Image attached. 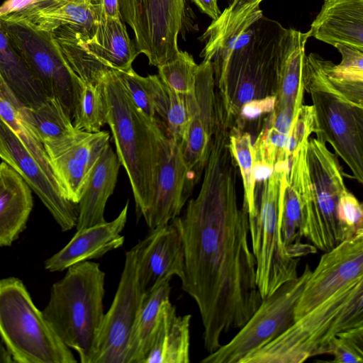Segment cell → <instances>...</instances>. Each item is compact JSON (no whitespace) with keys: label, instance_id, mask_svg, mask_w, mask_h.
<instances>
[{"label":"cell","instance_id":"1","mask_svg":"<svg viewBox=\"0 0 363 363\" xmlns=\"http://www.w3.org/2000/svg\"><path fill=\"white\" fill-rule=\"evenodd\" d=\"M237 178L229 129L218 122L199 192L179 216L185 250L182 289L198 306L208 353L222 345L223 334L242 328L262 301Z\"/></svg>","mask_w":363,"mask_h":363},{"label":"cell","instance_id":"2","mask_svg":"<svg viewBox=\"0 0 363 363\" xmlns=\"http://www.w3.org/2000/svg\"><path fill=\"white\" fill-rule=\"evenodd\" d=\"M286 29L263 16L211 55L218 101L230 129L246 103L276 96Z\"/></svg>","mask_w":363,"mask_h":363},{"label":"cell","instance_id":"3","mask_svg":"<svg viewBox=\"0 0 363 363\" xmlns=\"http://www.w3.org/2000/svg\"><path fill=\"white\" fill-rule=\"evenodd\" d=\"M103 82L107 124L117 157L129 179L140 219L150 206L167 136L158 120L150 118L134 105L116 70H108Z\"/></svg>","mask_w":363,"mask_h":363},{"label":"cell","instance_id":"4","mask_svg":"<svg viewBox=\"0 0 363 363\" xmlns=\"http://www.w3.org/2000/svg\"><path fill=\"white\" fill-rule=\"evenodd\" d=\"M324 58L306 55L303 86L313 102L316 138L328 143L347 165L352 177L363 184V84L329 76Z\"/></svg>","mask_w":363,"mask_h":363},{"label":"cell","instance_id":"5","mask_svg":"<svg viewBox=\"0 0 363 363\" xmlns=\"http://www.w3.org/2000/svg\"><path fill=\"white\" fill-rule=\"evenodd\" d=\"M363 326V279L302 315L242 363H302L329 354L339 333Z\"/></svg>","mask_w":363,"mask_h":363},{"label":"cell","instance_id":"6","mask_svg":"<svg viewBox=\"0 0 363 363\" xmlns=\"http://www.w3.org/2000/svg\"><path fill=\"white\" fill-rule=\"evenodd\" d=\"M105 278L97 262L88 260L69 267L52 286L42 311L62 342L78 353L82 363H90L105 313Z\"/></svg>","mask_w":363,"mask_h":363},{"label":"cell","instance_id":"7","mask_svg":"<svg viewBox=\"0 0 363 363\" xmlns=\"http://www.w3.org/2000/svg\"><path fill=\"white\" fill-rule=\"evenodd\" d=\"M337 155L315 137L303 145V235L317 250L327 252L342 242L337 208L347 189Z\"/></svg>","mask_w":363,"mask_h":363},{"label":"cell","instance_id":"8","mask_svg":"<svg viewBox=\"0 0 363 363\" xmlns=\"http://www.w3.org/2000/svg\"><path fill=\"white\" fill-rule=\"evenodd\" d=\"M0 336L18 363H76L18 278L0 279Z\"/></svg>","mask_w":363,"mask_h":363},{"label":"cell","instance_id":"9","mask_svg":"<svg viewBox=\"0 0 363 363\" xmlns=\"http://www.w3.org/2000/svg\"><path fill=\"white\" fill-rule=\"evenodd\" d=\"M289 167L284 162L274 164L272 173L263 181L260 195L256 196L254 213L248 216L257 285L262 298L298 277L300 259L287 256L280 239L281 205Z\"/></svg>","mask_w":363,"mask_h":363},{"label":"cell","instance_id":"10","mask_svg":"<svg viewBox=\"0 0 363 363\" xmlns=\"http://www.w3.org/2000/svg\"><path fill=\"white\" fill-rule=\"evenodd\" d=\"M0 28L45 96L59 99L73 121L84 83L67 66L53 41L51 32L1 18Z\"/></svg>","mask_w":363,"mask_h":363},{"label":"cell","instance_id":"11","mask_svg":"<svg viewBox=\"0 0 363 363\" xmlns=\"http://www.w3.org/2000/svg\"><path fill=\"white\" fill-rule=\"evenodd\" d=\"M306 264L302 274L286 281L262 301L247 323L227 344L201 359L202 363L242 362L284 333L295 321L294 309L311 272Z\"/></svg>","mask_w":363,"mask_h":363},{"label":"cell","instance_id":"12","mask_svg":"<svg viewBox=\"0 0 363 363\" xmlns=\"http://www.w3.org/2000/svg\"><path fill=\"white\" fill-rule=\"evenodd\" d=\"M121 19L134 34L139 54L158 67L173 59L179 49L185 0H118Z\"/></svg>","mask_w":363,"mask_h":363},{"label":"cell","instance_id":"13","mask_svg":"<svg viewBox=\"0 0 363 363\" xmlns=\"http://www.w3.org/2000/svg\"><path fill=\"white\" fill-rule=\"evenodd\" d=\"M144 295L137 278L135 245L125 252L120 281L104 313L90 363H126L130 335Z\"/></svg>","mask_w":363,"mask_h":363},{"label":"cell","instance_id":"14","mask_svg":"<svg viewBox=\"0 0 363 363\" xmlns=\"http://www.w3.org/2000/svg\"><path fill=\"white\" fill-rule=\"evenodd\" d=\"M0 158L27 182L62 231L76 226L79 204L65 198L50 164L41 162L1 118Z\"/></svg>","mask_w":363,"mask_h":363},{"label":"cell","instance_id":"15","mask_svg":"<svg viewBox=\"0 0 363 363\" xmlns=\"http://www.w3.org/2000/svg\"><path fill=\"white\" fill-rule=\"evenodd\" d=\"M110 136L106 130L90 133L74 129L43 144L55 179L69 201L79 203Z\"/></svg>","mask_w":363,"mask_h":363},{"label":"cell","instance_id":"16","mask_svg":"<svg viewBox=\"0 0 363 363\" xmlns=\"http://www.w3.org/2000/svg\"><path fill=\"white\" fill-rule=\"evenodd\" d=\"M362 279L363 233H361L321 256L295 306V320Z\"/></svg>","mask_w":363,"mask_h":363},{"label":"cell","instance_id":"17","mask_svg":"<svg viewBox=\"0 0 363 363\" xmlns=\"http://www.w3.org/2000/svg\"><path fill=\"white\" fill-rule=\"evenodd\" d=\"M194 91L196 108L179 145L190 179L195 186L203 176L218 119V104L211 61L203 60L199 65Z\"/></svg>","mask_w":363,"mask_h":363},{"label":"cell","instance_id":"18","mask_svg":"<svg viewBox=\"0 0 363 363\" xmlns=\"http://www.w3.org/2000/svg\"><path fill=\"white\" fill-rule=\"evenodd\" d=\"M135 246L137 278L145 294L173 276L182 279L185 250L179 216L165 225L150 229Z\"/></svg>","mask_w":363,"mask_h":363},{"label":"cell","instance_id":"19","mask_svg":"<svg viewBox=\"0 0 363 363\" xmlns=\"http://www.w3.org/2000/svg\"><path fill=\"white\" fill-rule=\"evenodd\" d=\"M180 145L167 138L153 197L143 218L153 229L179 216L194 189Z\"/></svg>","mask_w":363,"mask_h":363},{"label":"cell","instance_id":"20","mask_svg":"<svg viewBox=\"0 0 363 363\" xmlns=\"http://www.w3.org/2000/svg\"><path fill=\"white\" fill-rule=\"evenodd\" d=\"M128 207V200L113 220L77 230L62 249L45 261V268L51 272H62L123 246L125 237L121 233L127 223Z\"/></svg>","mask_w":363,"mask_h":363},{"label":"cell","instance_id":"21","mask_svg":"<svg viewBox=\"0 0 363 363\" xmlns=\"http://www.w3.org/2000/svg\"><path fill=\"white\" fill-rule=\"evenodd\" d=\"M46 32L70 25L90 33L99 21L91 0H39L0 18Z\"/></svg>","mask_w":363,"mask_h":363},{"label":"cell","instance_id":"22","mask_svg":"<svg viewBox=\"0 0 363 363\" xmlns=\"http://www.w3.org/2000/svg\"><path fill=\"white\" fill-rule=\"evenodd\" d=\"M309 37L363 51V0H324L311 24Z\"/></svg>","mask_w":363,"mask_h":363},{"label":"cell","instance_id":"23","mask_svg":"<svg viewBox=\"0 0 363 363\" xmlns=\"http://www.w3.org/2000/svg\"><path fill=\"white\" fill-rule=\"evenodd\" d=\"M121 18L100 19L90 33L75 27L77 37L84 49L106 67L128 70L139 55Z\"/></svg>","mask_w":363,"mask_h":363},{"label":"cell","instance_id":"24","mask_svg":"<svg viewBox=\"0 0 363 363\" xmlns=\"http://www.w3.org/2000/svg\"><path fill=\"white\" fill-rule=\"evenodd\" d=\"M303 145L294 155L284 189L279 216L280 239L285 254L296 259L316 253L312 245L302 242V166Z\"/></svg>","mask_w":363,"mask_h":363},{"label":"cell","instance_id":"25","mask_svg":"<svg viewBox=\"0 0 363 363\" xmlns=\"http://www.w3.org/2000/svg\"><path fill=\"white\" fill-rule=\"evenodd\" d=\"M33 206L29 185L10 165L0 162V247L10 246L18 238Z\"/></svg>","mask_w":363,"mask_h":363},{"label":"cell","instance_id":"26","mask_svg":"<svg viewBox=\"0 0 363 363\" xmlns=\"http://www.w3.org/2000/svg\"><path fill=\"white\" fill-rule=\"evenodd\" d=\"M121 162L110 143L97 160L79 202L77 230L106 222L104 211L116 186Z\"/></svg>","mask_w":363,"mask_h":363},{"label":"cell","instance_id":"27","mask_svg":"<svg viewBox=\"0 0 363 363\" xmlns=\"http://www.w3.org/2000/svg\"><path fill=\"white\" fill-rule=\"evenodd\" d=\"M191 318L190 314L178 315L169 299L164 301L143 363H189Z\"/></svg>","mask_w":363,"mask_h":363},{"label":"cell","instance_id":"28","mask_svg":"<svg viewBox=\"0 0 363 363\" xmlns=\"http://www.w3.org/2000/svg\"><path fill=\"white\" fill-rule=\"evenodd\" d=\"M308 32L286 28L283 39L279 83L274 111L289 109L295 112L303 105V67Z\"/></svg>","mask_w":363,"mask_h":363},{"label":"cell","instance_id":"29","mask_svg":"<svg viewBox=\"0 0 363 363\" xmlns=\"http://www.w3.org/2000/svg\"><path fill=\"white\" fill-rule=\"evenodd\" d=\"M0 85L25 106H37L46 97L40 84L1 28Z\"/></svg>","mask_w":363,"mask_h":363},{"label":"cell","instance_id":"30","mask_svg":"<svg viewBox=\"0 0 363 363\" xmlns=\"http://www.w3.org/2000/svg\"><path fill=\"white\" fill-rule=\"evenodd\" d=\"M170 279L145 293L130 335L126 363H143L152 343L162 303L169 299Z\"/></svg>","mask_w":363,"mask_h":363},{"label":"cell","instance_id":"31","mask_svg":"<svg viewBox=\"0 0 363 363\" xmlns=\"http://www.w3.org/2000/svg\"><path fill=\"white\" fill-rule=\"evenodd\" d=\"M263 0H229L228 6L200 37L204 43L200 56L208 57L219 45L240 30L251 26L264 15Z\"/></svg>","mask_w":363,"mask_h":363},{"label":"cell","instance_id":"32","mask_svg":"<svg viewBox=\"0 0 363 363\" xmlns=\"http://www.w3.org/2000/svg\"><path fill=\"white\" fill-rule=\"evenodd\" d=\"M134 105L152 119L164 122L168 105L167 87L156 74L143 77L132 68L116 70Z\"/></svg>","mask_w":363,"mask_h":363},{"label":"cell","instance_id":"33","mask_svg":"<svg viewBox=\"0 0 363 363\" xmlns=\"http://www.w3.org/2000/svg\"><path fill=\"white\" fill-rule=\"evenodd\" d=\"M21 110L26 124L42 144L75 129L69 114L57 98L46 96L35 106L22 104Z\"/></svg>","mask_w":363,"mask_h":363},{"label":"cell","instance_id":"34","mask_svg":"<svg viewBox=\"0 0 363 363\" xmlns=\"http://www.w3.org/2000/svg\"><path fill=\"white\" fill-rule=\"evenodd\" d=\"M229 141L230 148L239 168L242 182V204L246 206L250 216L255 212L257 195L254 174L255 152L252 136L247 131L230 129Z\"/></svg>","mask_w":363,"mask_h":363},{"label":"cell","instance_id":"35","mask_svg":"<svg viewBox=\"0 0 363 363\" xmlns=\"http://www.w3.org/2000/svg\"><path fill=\"white\" fill-rule=\"evenodd\" d=\"M108 104L104 82L85 83L73 119L74 128L96 133L107 124Z\"/></svg>","mask_w":363,"mask_h":363},{"label":"cell","instance_id":"36","mask_svg":"<svg viewBox=\"0 0 363 363\" xmlns=\"http://www.w3.org/2000/svg\"><path fill=\"white\" fill-rule=\"evenodd\" d=\"M168 105L164 122L168 138L180 144L183 140L190 119L197 106L194 90L182 94L169 89L167 86Z\"/></svg>","mask_w":363,"mask_h":363},{"label":"cell","instance_id":"37","mask_svg":"<svg viewBox=\"0 0 363 363\" xmlns=\"http://www.w3.org/2000/svg\"><path fill=\"white\" fill-rule=\"evenodd\" d=\"M199 65L186 51L179 50L171 60L158 67V76L169 89L182 94L194 90Z\"/></svg>","mask_w":363,"mask_h":363},{"label":"cell","instance_id":"38","mask_svg":"<svg viewBox=\"0 0 363 363\" xmlns=\"http://www.w3.org/2000/svg\"><path fill=\"white\" fill-rule=\"evenodd\" d=\"M330 361L335 363L363 362V326L353 328L339 333L331 342Z\"/></svg>","mask_w":363,"mask_h":363},{"label":"cell","instance_id":"39","mask_svg":"<svg viewBox=\"0 0 363 363\" xmlns=\"http://www.w3.org/2000/svg\"><path fill=\"white\" fill-rule=\"evenodd\" d=\"M342 56L340 64L325 59L327 72L332 77L354 82H363V51L347 45L334 46Z\"/></svg>","mask_w":363,"mask_h":363},{"label":"cell","instance_id":"40","mask_svg":"<svg viewBox=\"0 0 363 363\" xmlns=\"http://www.w3.org/2000/svg\"><path fill=\"white\" fill-rule=\"evenodd\" d=\"M316 131L314 108L312 105H301L293 119L287 136L286 157L290 162L310 135Z\"/></svg>","mask_w":363,"mask_h":363},{"label":"cell","instance_id":"41","mask_svg":"<svg viewBox=\"0 0 363 363\" xmlns=\"http://www.w3.org/2000/svg\"><path fill=\"white\" fill-rule=\"evenodd\" d=\"M337 215L342 241L363 233L362 203L347 189L339 200Z\"/></svg>","mask_w":363,"mask_h":363},{"label":"cell","instance_id":"42","mask_svg":"<svg viewBox=\"0 0 363 363\" xmlns=\"http://www.w3.org/2000/svg\"><path fill=\"white\" fill-rule=\"evenodd\" d=\"M274 96L255 99L246 103L240 108L239 115L230 129L245 131L250 123L260 121L262 116L271 113L275 104Z\"/></svg>","mask_w":363,"mask_h":363},{"label":"cell","instance_id":"43","mask_svg":"<svg viewBox=\"0 0 363 363\" xmlns=\"http://www.w3.org/2000/svg\"><path fill=\"white\" fill-rule=\"evenodd\" d=\"M99 20L106 18H121L118 0H91Z\"/></svg>","mask_w":363,"mask_h":363},{"label":"cell","instance_id":"44","mask_svg":"<svg viewBox=\"0 0 363 363\" xmlns=\"http://www.w3.org/2000/svg\"><path fill=\"white\" fill-rule=\"evenodd\" d=\"M200 11L211 18L213 21L216 20L220 15L221 11L218 5V0H191Z\"/></svg>","mask_w":363,"mask_h":363},{"label":"cell","instance_id":"45","mask_svg":"<svg viewBox=\"0 0 363 363\" xmlns=\"http://www.w3.org/2000/svg\"><path fill=\"white\" fill-rule=\"evenodd\" d=\"M39 0H6L0 6V18L20 10Z\"/></svg>","mask_w":363,"mask_h":363},{"label":"cell","instance_id":"46","mask_svg":"<svg viewBox=\"0 0 363 363\" xmlns=\"http://www.w3.org/2000/svg\"><path fill=\"white\" fill-rule=\"evenodd\" d=\"M10 362H13L12 357L7 348L1 342L0 343V363Z\"/></svg>","mask_w":363,"mask_h":363}]
</instances>
